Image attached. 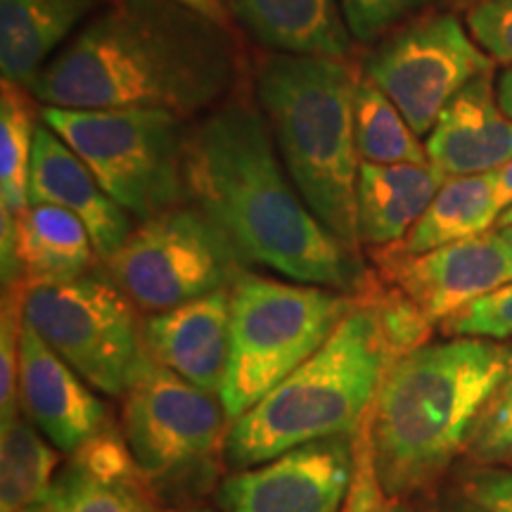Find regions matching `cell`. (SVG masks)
<instances>
[{"label":"cell","mask_w":512,"mask_h":512,"mask_svg":"<svg viewBox=\"0 0 512 512\" xmlns=\"http://www.w3.org/2000/svg\"><path fill=\"white\" fill-rule=\"evenodd\" d=\"M174 3L200 12V15L209 17L211 22L221 24L226 29H230V24H233V0H174Z\"/></svg>","instance_id":"cell-35"},{"label":"cell","mask_w":512,"mask_h":512,"mask_svg":"<svg viewBox=\"0 0 512 512\" xmlns=\"http://www.w3.org/2000/svg\"><path fill=\"white\" fill-rule=\"evenodd\" d=\"M446 176L432 164H370L358 171V240L384 249L399 245L430 207Z\"/></svg>","instance_id":"cell-20"},{"label":"cell","mask_w":512,"mask_h":512,"mask_svg":"<svg viewBox=\"0 0 512 512\" xmlns=\"http://www.w3.org/2000/svg\"><path fill=\"white\" fill-rule=\"evenodd\" d=\"M427 157L441 176L496 174L512 159V119L501 110L491 74L460 91L427 138Z\"/></svg>","instance_id":"cell-18"},{"label":"cell","mask_w":512,"mask_h":512,"mask_svg":"<svg viewBox=\"0 0 512 512\" xmlns=\"http://www.w3.org/2000/svg\"><path fill=\"white\" fill-rule=\"evenodd\" d=\"M19 408L62 453L81 451L105 432L107 408L24 320L19 339Z\"/></svg>","instance_id":"cell-14"},{"label":"cell","mask_w":512,"mask_h":512,"mask_svg":"<svg viewBox=\"0 0 512 512\" xmlns=\"http://www.w3.org/2000/svg\"><path fill=\"white\" fill-rule=\"evenodd\" d=\"M496 230H498V233H501V238L505 240V245H508L510 252H512V223H510V226H498Z\"/></svg>","instance_id":"cell-39"},{"label":"cell","mask_w":512,"mask_h":512,"mask_svg":"<svg viewBox=\"0 0 512 512\" xmlns=\"http://www.w3.org/2000/svg\"><path fill=\"white\" fill-rule=\"evenodd\" d=\"M69 512H155L143 482L131 479H91Z\"/></svg>","instance_id":"cell-31"},{"label":"cell","mask_w":512,"mask_h":512,"mask_svg":"<svg viewBox=\"0 0 512 512\" xmlns=\"http://www.w3.org/2000/svg\"><path fill=\"white\" fill-rule=\"evenodd\" d=\"M110 0H0V74L29 88L43 67Z\"/></svg>","instance_id":"cell-19"},{"label":"cell","mask_w":512,"mask_h":512,"mask_svg":"<svg viewBox=\"0 0 512 512\" xmlns=\"http://www.w3.org/2000/svg\"><path fill=\"white\" fill-rule=\"evenodd\" d=\"M185 190L245 264L349 294L370 287L356 249L325 228L290 183L261 107L223 102L188 128Z\"/></svg>","instance_id":"cell-2"},{"label":"cell","mask_w":512,"mask_h":512,"mask_svg":"<svg viewBox=\"0 0 512 512\" xmlns=\"http://www.w3.org/2000/svg\"><path fill=\"white\" fill-rule=\"evenodd\" d=\"M399 358L368 287L309 361L230 422L228 463L245 470L309 441L354 434Z\"/></svg>","instance_id":"cell-5"},{"label":"cell","mask_w":512,"mask_h":512,"mask_svg":"<svg viewBox=\"0 0 512 512\" xmlns=\"http://www.w3.org/2000/svg\"><path fill=\"white\" fill-rule=\"evenodd\" d=\"M503 214L498 202L496 174L446 178L411 233L392 249L422 254L453 242L489 233Z\"/></svg>","instance_id":"cell-22"},{"label":"cell","mask_w":512,"mask_h":512,"mask_svg":"<svg viewBox=\"0 0 512 512\" xmlns=\"http://www.w3.org/2000/svg\"><path fill=\"white\" fill-rule=\"evenodd\" d=\"M27 287H3V313H0V415L8 422L22 413L19 408V339L24 323Z\"/></svg>","instance_id":"cell-26"},{"label":"cell","mask_w":512,"mask_h":512,"mask_svg":"<svg viewBox=\"0 0 512 512\" xmlns=\"http://www.w3.org/2000/svg\"><path fill=\"white\" fill-rule=\"evenodd\" d=\"M107 271L138 309L157 313L230 287L245 261L200 207L178 204L140 223Z\"/></svg>","instance_id":"cell-9"},{"label":"cell","mask_w":512,"mask_h":512,"mask_svg":"<svg viewBox=\"0 0 512 512\" xmlns=\"http://www.w3.org/2000/svg\"><path fill=\"white\" fill-rule=\"evenodd\" d=\"M124 396V439L147 479L164 482L200 470L226 444L230 420L221 399L152 358Z\"/></svg>","instance_id":"cell-11"},{"label":"cell","mask_w":512,"mask_h":512,"mask_svg":"<svg viewBox=\"0 0 512 512\" xmlns=\"http://www.w3.org/2000/svg\"><path fill=\"white\" fill-rule=\"evenodd\" d=\"M29 204H55L79 216L105 264L133 233L131 214L107 195L83 159L43 121L36 128L31 157Z\"/></svg>","instance_id":"cell-17"},{"label":"cell","mask_w":512,"mask_h":512,"mask_svg":"<svg viewBox=\"0 0 512 512\" xmlns=\"http://www.w3.org/2000/svg\"><path fill=\"white\" fill-rule=\"evenodd\" d=\"M477 465H508L512 460V377L491 396L465 446Z\"/></svg>","instance_id":"cell-27"},{"label":"cell","mask_w":512,"mask_h":512,"mask_svg":"<svg viewBox=\"0 0 512 512\" xmlns=\"http://www.w3.org/2000/svg\"><path fill=\"white\" fill-rule=\"evenodd\" d=\"M351 434L294 446L219 486L223 512H337L349 491Z\"/></svg>","instance_id":"cell-13"},{"label":"cell","mask_w":512,"mask_h":512,"mask_svg":"<svg viewBox=\"0 0 512 512\" xmlns=\"http://www.w3.org/2000/svg\"><path fill=\"white\" fill-rule=\"evenodd\" d=\"M465 27L491 60L512 67V0H467Z\"/></svg>","instance_id":"cell-30"},{"label":"cell","mask_w":512,"mask_h":512,"mask_svg":"<svg viewBox=\"0 0 512 512\" xmlns=\"http://www.w3.org/2000/svg\"><path fill=\"white\" fill-rule=\"evenodd\" d=\"M351 451H354V465H351L344 512H389L392 501H389L387 491H384L380 470H377L370 413L356 427V432L351 434Z\"/></svg>","instance_id":"cell-28"},{"label":"cell","mask_w":512,"mask_h":512,"mask_svg":"<svg viewBox=\"0 0 512 512\" xmlns=\"http://www.w3.org/2000/svg\"><path fill=\"white\" fill-rule=\"evenodd\" d=\"M512 377V342H427L389 368L370 408L377 470L389 501L430 489L465 453L479 415Z\"/></svg>","instance_id":"cell-3"},{"label":"cell","mask_w":512,"mask_h":512,"mask_svg":"<svg viewBox=\"0 0 512 512\" xmlns=\"http://www.w3.org/2000/svg\"><path fill=\"white\" fill-rule=\"evenodd\" d=\"M41 121L93 171L107 195L140 221L188 200L185 119L164 110L41 107Z\"/></svg>","instance_id":"cell-7"},{"label":"cell","mask_w":512,"mask_h":512,"mask_svg":"<svg viewBox=\"0 0 512 512\" xmlns=\"http://www.w3.org/2000/svg\"><path fill=\"white\" fill-rule=\"evenodd\" d=\"M510 223H512V207H508V209L503 211L501 216H498V223H496V228H498V226H510Z\"/></svg>","instance_id":"cell-40"},{"label":"cell","mask_w":512,"mask_h":512,"mask_svg":"<svg viewBox=\"0 0 512 512\" xmlns=\"http://www.w3.org/2000/svg\"><path fill=\"white\" fill-rule=\"evenodd\" d=\"M382 285L406 297L432 325L512 283V252L498 230L422 254L377 249Z\"/></svg>","instance_id":"cell-12"},{"label":"cell","mask_w":512,"mask_h":512,"mask_svg":"<svg viewBox=\"0 0 512 512\" xmlns=\"http://www.w3.org/2000/svg\"><path fill=\"white\" fill-rule=\"evenodd\" d=\"M496 190H498V202L505 211L512 207V159L503 166L501 171H496Z\"/></svg>","instance_id":"cell-37"},{"label":"cell","mask_w":512,"mask_h":512,"mask_svg":"<svg viewBox=\"0 0 512 512\" xmlns=\"http://www.w3.org/2000/svg\"><path fill=\"white\" fill-rule=\"evenodd\" d=\"M361 294L240 271L230 285V354L219 394L228 420L242 418L309 361Z\"/></svg>","instance_id":"cell-6"},{"label":"cell","mask_w":512,"mask_h":512,"mask_svg":"<svg viewBox=\"0 0 512 512\" xmlns=\"http://www.w3.org/2000/svg\"><path fill=\"white\" fill-rule=\"evenodd\" d=\"M27 88L3 83L0 93V209L19 214L29 207V176L41 114Z\"/></svg>","instance_id":"cell-25"},{"label":"cell","mask_w":512,"mask_h":512,"mask_svg":"<svg viewBox=\"0 0 512 512\" xmlns=\"http://www.w3.org/2000/svg\"><path fill=\"white\" fill-rule=\"evenodd\" d=\"M358 76L347 60L273 53L254 74L256 100L283 164L313 214L358 247L354 100Z\"/></svg>","instance_id":"cell-4"},{"label":"cell","mask_w":512,"mask_h":512,"mask_svg":"<svg viewBox=\"0 0 512 512\" xmlns=\"http://www.w3.org/2000/svg\"><path fill=\"white\" fill-rule=\"evenodd\" d=\"M143 344L157 366L219 396L230 354V287L150 313Z\"/></svg>","instance_id":"cell-16"},{"label":"cell","mask_w":512,"mask_h":512,"mask_svg":"<svg viewBox=\"0 0 512 512\" xmlns=\"http://www.w3.org/2000/svg\"><path fill=\"white\" fill-rule=\"evenodd\" d=\"M463 494L491 512H512V470L477 465L460 477Z\"/></svg>","instance_id":"cell-33"},{"label":"cell","mask_w":512,"mask_h":512,"mask_svg":"<svg viewBox=\"0 0 512 512\" xmlns=\"http://www.w3.org/2000/svg\"><path fill=\"white\" fill-rule=\"evenodd\" d=\"M441 330L451 337H486L512 342V283L484 294L448 316Z\"/></svg>","instance_id":"cell-29"},{"label":"cell","mask_w":512,"mask_h":512,"mask_svg":"<svg viewBox=\"0 0 512 512\" xmlns=\"http://www.w3.org/2000/svg\"><path fill=\"white\" fill-rule=\"evenodd\" d=\"M233 15L275 53L344 60L354 48L342 0H233Z\"/></svg>","instance_id":"cell-21"},{"label":"cell","mask_w":512,"mask_h":512,"mask_svg":"<svg viewBox=\"0 0 512 512\" xmlns=\"http://www.w3.org/2000/svg\"><path fill=\"white\" fill-rule=\"evenodd\" d=\"M434 512H491L489 508H484L482 503L472 501L470 496L460 494V496H451L446 501H441Z\"/></svg>","instance_id":"cell-36"},{"label":"cell","mask_w":512,"mask_h":512,"mask_svg":"<svg viewBox=\"0 0 512 512\" xmlns=\"http://www.w3.org/2000/svg\"><path fill=\"white\" fill-rule=\"evenodd\" d=\"M136 309L112 278L83 273L27 290L24 320L91 387L124 396L150 361Z\"/></svg>","instance_id":"cell-8"},{"label":"cell","mask_w":512,"mask_h":512,"mask_svg":"<svg viewBox=\"0 0 512 512\" xmlns=\"http://www.w3.org/2000/svg\"><path fill=\"white\" fill-rule=\"evenodd\" d=\"M496 93H498V102H501V110L512 119V67L505 69L501 79H498Z\"/></svg>","instance_id":"cell-38"},{"label":"cell","mask_w":512,"mask_h":512,"mask_svg":"<svg viewBox=\"0 0 512 512\" xmlns=\"http://www.w3.org/2000/svg\"><path fill=\"white\" fill-rule=\"evenodd\" d=\"M508 465H510V470H512V460H510V463H508Z\"/></svg>","instance_id":"cell-42"},{"label":"cell","mask_w":512,"mask_h":512,"mask_svg":"<svg viewBox=\"0 0 512 512\" xmlns=\"http://www.w3.org/2000/svg\"><path fill=\"white\" fill-rule=\"evenodd\" d=\"M91 470L81 463L79 458L72 456V463L64 467L62 475H57L53 486L27 508H19L15 512H69L74 508L76 498L83 494L88 484H91ZM98 479V477H95Z\"/></svg>","instance_id":"cell-34"},{"label":"cell","mask_w":512,"mask_h":512,"mask_svg":"<svg viewBox=\"0 0 512 512\" xmlns=\"http://www.w3.org/2000/svg\"><path fill=\"white\" fill-rule=\"evenodd\" d=\"M422 3L425 0H342V10L354 41L370 43Z\"/></svg>","instance_id":"cell-32"},{"label":"cell","mask_w":512,"mask_h":512,"mask_svg":"<svg viewBox=\"0 0 512 512\" xmlns=\"http://www.w3.org/2000/svg\"><path fill=\"white\" fill-rule=\"evenodd\" d=\"M356 147L361 162L370 164H430L427 147L413 131L399 107L361 76L354 100Z\"/></svg>","instance_id":"cell-24"},{"label":"cell","mask_w":512,"mask_h":512,"mask_svg":"<svg viewBox=\"0 0 512 512\" xmlns=\"http://www.w3.org/2000/svg\"><path fill=\"white\" fill-rule=\"evenodd\" d=\"M0 256L3 287L31 290L81 278L98 254L79 216L55 204H29L15 216L0 209Z\"/></svg>","instance_id":"cell-15"},{"label":"cell","mask_w":512,"mask_h":512,"mask_svg":"<svg viewBox=\"0 0 512 512\" xmlns=\"http://www.w3.org/2000/svg\"><path fill=\"white\" fill-rule=\"evenodd\" d=\"M496 62L453 15L406 24L368 55V76L399 107L418 136H427L439 114L467 83L494 74Z\"/></svg>","instance_id":"cell-10"},{"label":"cell","mask_w":512,"mask_h":512,"mask_svg":"<svg viewBox=\"0 0 512 512\" xmlns=\"http://www.w3.org/2000/svg\"><path fill=\"white\" fill-rule=\"evenodd\" d=\"M190 512H211V510H207V508H200V510H190Z\"/></svg>","instance_id":"cell-41"},{"label":"cell","mask_w":512,"mask_h":512,"mask_svg":"<svg viewBox=\"0 0 512 512\" xmlns=\"http://www.w3.org/2000/svg\"><path fill=\"white\" fill-rule=\"evenodd\" d=\"M240 79L230 29L174 0H110L27 91L69 110L214 112Z\"/></svg>","instance_id":"cell-1"},{"label":"cell","mask_w":512,"mask_h":512,"mask_svg":"<svg viewBox=\"0 0 512 512\" xmlns=\"http://www.w3.org/2000/svg\"><path fill=\"white\" fill-rule=\"evenodd\" d=\"M27 415L3 422L0 434V512H15L38 501L55 482L60 448L41 437Z\"/></svg>","instance_id":"cell-23"}]
</instances>
